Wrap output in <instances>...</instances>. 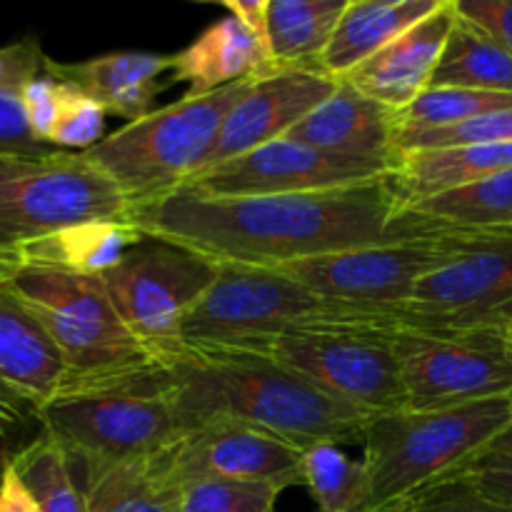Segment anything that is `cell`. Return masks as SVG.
Listing matches in <instances>:
<instances>
[{
	"mask_svg": "<svg viewBox=\"0 0 512 512\" xmlns=\"http://www.w3.org/2000/svg\"><path fill=\"white\" fill-rule=\"evenodd\" d=\"M0 512H40L25 485L15 475L10 460L3 470V478H0Z\"/></svg>",
	"mask_w": 512,
	"mask_h": 512,
	"instance_id": "obj_41",
	"label": "cell"
},
{
	"mask_svg": "<svg viewBox=\"0 0 512 512\" xmlns=\"http://www.w3.org/2000/svg\"><path fill=\"white\" fill-rule=\"evenodd\" d=\"M455 18H458L455 3L445 0L443 8L435 10L430 18L410 28L388 48L375 53L353 73L345 75L343 83L353 85L358 93L400 113L430 88V80L438 68Z\"/></svg>",
	"mask_w": 512,
	"mask_h": 512,
	"instance_id": "obj_17",
	"label": "cell"
},
{
	"mask_svg": "<svg viewBox=\"0 0 512 512\" xmlns=\"http://www.w3.org/2000/svg\"><path fill=\"white\" fill-rule=\"evenodd\" d=\"M512 168V143L400 150L390 180L405 205L450 193Z\"/></svg>",
	"mask_w": 512,
	"mask_h": 512,
	"instance_id": "obj_23",
	"label": "cell"
},
{
	"mask_svg": "<svg viewBox=\"0 0 512 512\" xmlns=\"http://www.w3.org/2000/svg\"><path fill=\"white\" fill-rule=\"evenodd\" d=\"M145 235L218 265L288 268L305 260L448 233L400 200L390 175L345 188L260 198L173 193L130 213Z\"/></svg>",
	"mask_w": 512,
	"mask_h": 512,
	"instance_id": "obj_1",
	"label": "cell"
},
{
	"mask_svg": "<svg viewBox=\"0 0 512 512\" xmlns=\"http://www.w3.org/2000/svg\"><path fill=\"white\" fill-rule=\"evenodd\" d=\"M485 498L512 508V453L488 450L463 473Z\"/></svg>",
	"mask_w": 512,
	"mask_h": 512,
	"instance_id": "obj_39",
	"label": "cell"
},
{
	"mask_svg": "<svg viewBox=\"0 0 512 512\" xmlns=\"http://www.w3.org/2000/svg\"><path fill=\"white\" fill-rule=\"evenodd\" d=\"M130 213L118 185L85 153L0 160V255L18 258L20 248L70 225L130 220Z\"/></svg>",
	"mask_w": 512,
	"mask_h": 512,
	"instance_id": "obj_8",
	"label": "cell"
},
{
	"mask_svg": "<svg viewBox=\"0 0 512 512\" xmlns=\"http://www.w3.org/2000/svg\"><path fill=\"white\" fill-rule=\"evenodd\" d=\"M280 493L270 483L198 478L183 485L180 512H275Z\"/></svg>",
	"mask_w": 512,
	"mask_h": 512,
	"instance_id": "obj_32",
	"label": "cell"
},
{
	"mask_svg": "<svg viewBox=\"0 0 512 512\" xmlns=\"http://www.w3.org/2000/svg\"><path fill=\"white\" fill-rule=\"evenodd\" d=\"M512 110L510 93H485L468 88H428L398 113L400 130L450 128L483 115Z\"/></svg>",
	"mask_w": 512,
	"mask_h": 512,
	"instance_id": "obj_31",
	"label": "cell"
},
{
	"mask_svg": "<svg viewBox=\"0 0 512 512\" xmlns=\"http://www.w3.org/2000/svg\"><path fill=\"white\" fill-rule=\"evenodd\" d=\"M0 380L35 410L70 383V368L53 335L8 288H0Z\"/></svg>",
	"mask_w": 512,
	"mask_h": 512,
	"instance_id": "obj_20",
	"label": "cell"
},
{
	"mask_svg": "<svg viewBox=\"0 0 512 512\" xmlns=\"http://www.w3.org/2000/svg\"><path fill=\"white\" fill-rule=\"evenodd\" d=\"M10 465L40 512H88L68 453L48 433L15 450Z\"/></svg>",
	"mask_w": 512,
	"mask_h": 512,
	"instance_id": "obj_29",
	"label": "cell"
},
{
	"mask_svg": "<svg viewBox=\"0 0 512 512\" xmlns=\"http://www.w3.org/2000/svg\"><path fill=\"white\" fill-rule=\"evenodd\" d=\"M5 288L53 335L70 368L68 388L165 365L120 318L103 278L20 265Z\"/></svg>",
	"mask_w": 512,
	"mask_h": 512,
	"instance_id": "obj_7",
	"label": "cell"
},
{
	"mask_svg": "<svg viewBox=\"0 0 512 512\" xmlns=\"http://www.w3.org/2000/svg\"><path fill=\"white\" fill-rule=\"evenodd\" d=\"M248 83L208 95L185 93L178 103L105 135L85 155L118 185L133 210L158 203L203 168L225 115Z\"/></svg>",
	"mask_w": 512,
	"mask_h": 512,
	"instance_id": "obj_6",
	"label": "cell"
},
{
	"mask_svg": "<svg viewBox=\"0 0 512 512\" xmlns=\"http://www.w3.org/2000/svg\"><path fill=\"white\" fill-rule=\"evenodd\" d=\"M453 3L460 18L478 25L512 55V0H453Z\"/></svg>",
	"mask_w": 512,
	"mask_h": 512,
	"instance_id": "obj_40",
	"label": "cell"
},
{
	"mask_svg": "<svg viewBox=\"0 0 512 512\" xmlns=\"http://www.w3.org/2000/svg\"><path fill=\"white\" fill-rule=\"evenodd\" d=\"M393 165L325 153L300 140L280 138L240 158L193 175L178 193L198 198H260L345 188L390 175Z\"/></svg>",
	"mask_w": 512,
	"mask_h": 512,
	"instance_id": "obj_14",
	"label": "cell"
},
{
	"mask_svg": "<svg viewBox=\"0 0 512 512\" xmlns=\"http://www.w3.org/2000/svg\"><path fill=\"white\" fill-rule=\"evenodd\" d=\"M303 455L293 440L233 420H213L190 430L168 453L180 485L198 478L270 483L280 490L303 485Z\"/></svg>",
	"mask_w": 512,
	"mask_h": 512,
	"instance_id": "obj_15",
	"label": "cell"
},
{
	"mask_svg": "<svg viewBox=\"0 0 512 512\" xmlns=\"http://www.w3.org/2000/svg\"><path fill=\"white\" fill-rule=\"evenodd\" d=\"M393 325L333 323L285 333L265 355L370 415L405 410Z\"/></svg>",
	"mask_w": 512,
	"mask_h": 512,
	"instance_id": "obj_9",
	"label": "cell"
},
{
	"mask_svg": "<svg viewBox=\"0 0 512 512\" xmlns=\"http://www.w3.org/2000/svg\"><path fill=\"white\" fill-rule=\"evenodd\" d=\"M430 88H468L512 95V55L478 25L458 15Z\"/></svg>",
	"mask_w": 512,
	"mask_h": 512,
	"instance_id": "obj_27",
	"label": "cell"
},
{
	"mask_svg": "<svg viewBox=\"0 0 512 512\" xmlns=\"http://www.w3.org/2000/svg\"><path fill=\"white\" fill-rule=\"evenodd\" d=\"M143 238V230L130 220H93L35 240L15 255L20 265H40V268L103 278Z\"/></svg>",
	"mask_w": 512,
	"mask_h": 512,
	"instance_id": "obj_24",
	"label": "cell"
},
{
	"mask_svg": "<svg viewBox=\"0 0 512 512\" xmlns=\"http://www.w3.org/2000/svg\"><path fill=\"white\" fill-rule=\"evenodd\" d=\"M338 85L340 80L318 70L295 68H273L258 80H250L225 115L213 150L198 173L285 138L310 110L328 100Z\"/></svg>",
	"mask_w": 512,
	"mask_h": 512,
	"instance_id": "obj_16",
	"label": "cell"
},
{
	"mask_svg": "<svg viewBox=\"0 0 512 512\" xmlns=\"http://www.w3.org/2000/svg\"><path fill=\"white\" fill-rule=\"evenodd\" d=\"M0 478H3V473H0Z\"/></svg>",
	"mask_w": 512,
	"mask_h": 512,
	"instance_id": "obj_47",
	"label": "cell"
},
{
	"mask_svg": "<svg viewBox=\"0 0 512 512\" xmlns=\"http://www.w3.org/2000/svg\"><path fill=\"white\" fill-rule=\"evenodd\" d=\"M20 268V260L18 258H10V255H0V288L8 285V280L13 278L15 270Z\"/></svg>",
	"mask_w": 512,
	"mask_h": 512,
	"instance_id": "obj_44",
	"label": "cell"
},
{
	"mask_svg": "<svg viewBox=\"0 0 512 512\" xmlns=\"http://www.w3.org/2000/svg\"><path fill=\"white\" fill-rule=\"evenodd\" d=\"M333 323H383L400 318L333 305L275 268L218 265L213 285L180 325V353H260L285 333ZM178 353V355H180Z\"/></svg>",
	"mask_w": 512,
	"mask_h": 512,
	"instance_id": "obj_5",
	"label": "cell"
},
{
	"mask_svg": "<svg viewBox=\"0 0 512 512\" xmlns=\"http://www.w3.org/2000/svg\"><path fill=\"white\" fill-rule=\"evenodd\" d=\"M273 68L265 40L238 18L225 15L208 25L188 48L173 53L170 83H185L190 95H208L258 80Z\"/></svg>",
	"mask_w": 512,
	"mask_h": 512,
	"instance_id": "obj_21",
	"label": "cell"
},
{
	"mask_svg": "<svg viewBox=\"0 0 512 512\" xmlns=\"http://www.w3.org/2000/svg\"><path fill=\"white\" fill-rule=\"evenodd\" d=\"M512 420V398L448 410L375 415L363 430L368 495L363 512H393L408 500L463 478Z\"/></svg>",
	"mask_w": 512,
	"mask_h": 512,
	"instance_id": "obj_3",
	"label": "cell"
},
{
	"mask_svg": "<svg viewBox=\"0 0 512 512\" xmlns=\"http://www.w3.org/2000/svg\"><path fill=\"white\" fill-rule=\"evenodd\" d=\"M348 0H270L265 45L275 68L320 70Z\"/></svg>",
	"mask_w": 512,
	"mask_h": 512,
	"instance_id": "obj_26",
	"label": "cell"
},
{
	"mask_svg": "<svg viewBox=\"0 0 512 512\" xmlns=\"http://www.w3.org/2000/svg\"><path fill=\"white\" fill-rule=\"evenodd\" d=\"M218 263L178 243L145 235L110 273V300L135 338L165 365L180 353V325L213 285Z\"/></svg>",
	"mask_w": 512,
	"mask_h": 512,
	"instance_id": "obj_11",
	"label": "cell"
},
{
	"mask_svg": "<svg viewBox=\"0 0 512 512\" xmlns=\"http://www.w3.org/2000/svg\"><path fill=\"white\" fill-rule=\"evenodd\" d=\"M60 93H63V85H60V80L53 78L48 70H45L40 78L30 80V83L20 90L30 128H33V133L48 145L55 128V120H58Z\"/></svg>",
	"mask_w": 512,
	"mask_h": 512,
	"instance_id": "obj_38",
	"label": "cell"
},
{
	"mask_svg": "<svg viewBox=\"0 0 512 512\" xmlns=\"http://www.w3.org/2000/svg\"><path fill=\"white\" fill-rule=\"evenodd\" d=\"M228 15L238 18L240 23L248 30H253L255 35L265 40V23H268V5L270 0H223Z\"/></svg>",
	"mask_w": 512,
	"mask_h": 512,
	"instance_id": "obj_42",
	"label": "cell"
},
{
	"mask_svg": "<svg viewBox=\"0 0 512 512\" xmlns=\"http://www.w3.org/2000/svg\"><path fill=\"white\" fill-rule=\"evenodd\" d=\"M500 328H503L505 338H508V343H510V348H512V318H508V320H505V323H503V325H500Z\"/></svg>",
	"mask_w": 512,
	"mask_h": 512,
	"instance_id": "obj_46",
	"label": "cell"
},
{
	"mask_svg": "<svg viewBox=\"0 0 512 512\" xmlns=\"http://www.w3.org/2000/svg\"><path fill=\"white\" fill-rule=\"evenodd\" d=\"M48 73L98 100L110 115L128 123L153 113V100L173 73V55L148 50H115L78 63L48 60Z\"/></svg>",
	"mask_w": 512,
	"mask_h": 512,
	"instance_id": "obj_19",
	"label": "cell"
},
{
	"mask_svg": "<svg viewBox=\"0 0 512 512\" xmlns=\"http://www.w3.org/2000/svg\"><path fill=\"white\" fill-rule=\"evenodd\" d=\"M55 150L30 128L20 90H0V160L43 158Z\"/></svg>",
	"mask_w": 512,
	"mask_h": 512,
	"instance_id": "obj_35",
	"label": "cell"
},
{
	"mask_svg": "<svg viewBox=\"0 0 512 512\" xmlns=\"http://www.w3.org/2000/svg\"><path fill=\"white\" fill-rule=\"evenodd\" d=\"M60 85H63V93H60V110L53 135H50V145L58 150L85 153L105 138L108 110L75 85L63 83V80Z\"/></svg>",
	"mask_w": 512,
	"mask_h": 512,
	"instance_id": "obj_33",
	"label": "cell"
},
{
	"mask_svg": "<svg viewBox=\"0 0 512 512\" xmlns=\"http://www.w3.org/2000/svg\"><path fill=\"white\" fill-rule=\"evenodd\" d=\"M405 410H448L512 398V348L500 325L468 330H395Z\"/></svg>",
	"mask_w": 512,
	"mask_h": 512,
	"instance_id": "obj_10",
	"label": "cell"
},
{
	"mask_svg": "<svg viewBox=\"0 0 512 512\" xmlns=\"http://www.w3.org/2000/svg\"><path fill=\"white\" fill-rule=\"evenodd\" d=\"M28 418H35L33 405L0 380V423L10 425V428H18Z\"/></svg>",
	"mask_w": 512,
	"mask_h": 512,
	"instance_id": "obj_43",
	"label": "cell"
},
{
	"mask_svg": "<svg viewBox=\"0 0 512 512\" xmlns=\"http://www.w3.org/2000/svg\"><path fill=\"white\" fill-rule=\"evenodd\" d=\"M475 235L480 233L448 230L428 238L345 250L275 270L288 273L310 293L333 305L400 318L418 280L458 253Z\"/></svg>",
	"mask_w": 512,
	"mask_h": 512,
	"instance_id": "obj_12",
	"label": "cell"
},
{
	"mask_svg": "<svg viewBox=\"0 0 512 512\" xmlns=\"http://www.w3.org/2000/svg\"><path fill=\"white\" fill-rule=\"evenodd\" d=\"M490 450H508V453H512V420L508 428H505V433L495 440V445Z\"/></svg>",
	"mask_w": 512,
	"mask_h": 512,
	"instance_id": "obj_45",
	"label": "cell"
},
{
	"mask_svg": "<svg viewBox=\"0 0 512 512\" xmlns=\"http://www.w3.org/2000/svg\"><path fill=\"white\" fill-rule=\"evenodd\" d=\"M393 512H512V508L485 498L468 478H455L408 500Z\"/></svg>",
	"mask_w": 512,
	"mask_h": 512,
	"instance_id": "obj_36",
	"label": "cell"
},
{
	"mask_svg": "<svg viewBox=\"0 0 512 512\" xmlns=\"http://www.w3.org/2000/svg\"><path fill=\"white\" fill-rule=\"evenodd\" d=\"M168 453L113 468H73L83 488L85 508L88 512H180L183 485L170 470Z\"/></svg>",
	"mask_w": 512,
	"mask_h": 512,
	"instance_id": "obj_25",
	"label": "cell"
},
{
	"mask_svg": "<svg viewBox=\"0 0 512 512\" xmlns=\"http://www.w3.org/2000/svg\"><path fill=\"white\" fill-rule=\"evenodd\" d=\"M48 60L35 38L0 45V90H23L48 70Z\"/></svg>",
	"mask_w": 512,
	"mask_h": 512,
	"instance_id": "obj_37",
	"label": "cell"
},
{
	"mask_svg": "<svg viewBox=\"0 0 512 512\" xmlns=\"http://www.w3.org/2000/svg\"><path fill=\"white\" fill-rule=\"evenodd\" d=\"M303 485L318 512H363L368 475L363 460H353L338 443H315L303 455Z\"/></svg>",
	"mask_w": 512,
	"mask_h": 512,
	"instance_id": "obj_30",
	"label": "cell"
},
{
	"mask_svg": "<svg viewBox=\"0 0 512 512\" xmlns=\"http://www.w3.org/2000/svg\"><path fill=\"white\" fill-rule=\"evenodd\" d=\"M185 430L213 420L253 425L300 448L358 443L375 415L333 398L270 355L180 353L168 363Z\"/></svg>",
	"mask_w": 512,
	"mask_h": 512,
	"instance_id": "obj_2",
	"label": "cell"
},
{
	"mask_svg": "<svg viewBox=\"0 0 512 512\" xmlns=\"http://www.w3.org/2000/svg\"><path fill=\"white\" fill-rule=\"evenodd\" d=\"M495 143H512V110H500V113L483 115V118L450 125V128L400 130L398 133V150L458 148V145Z\"/></svg>",
	"mask_w": 512,
	"mask_h": 512,
	"instance_id": "obj_34",
	"label": "cell"
},
{
	"mask_svg": "<svg viewBox=\"0 0 512 512\" xmlns=\"http://www.w3.org/2000/svg\"><path fill=\"white\" fill-rule=\"evenodd\" d=\"M512 318V230L480 233L418 280L400 328L468 330Z\"/></svg>",
	"mask_w": 512,
	"mask_h": 512,
	"instance_id": "obj_13",
	"label": "cell"
},
{
	"mask_svg": "<svg viewBox=\"0 0 512 512\" xmlns=\"http://www.w3.org/2000/svg\"><path fill=\"white\" fill-rule=\"evenodd\" d=\"M430 223L465 233L512 230V168L450 193L408 205Z\"/></svg>",
	"mask_w": 512,
	"mask_h": 512,
	"instance_id": "obj_28",
	"label": "cell"
},
{
	"mask_svg": "<svg viewBox=\"0 0 512 512\" xmlns=\"http://www.w3.org/2000/svg\"><path fill=\"white\" fill-rule=\"evenodd\" d=\"M285 138L300 140L325 153L395 165L398 113L340 80L328 100L310 110Z\"/></svg>",
	"mask_w": 512,
	"mask_h": 512,
	"instance_id": "obj_18",
	"label": "cell"
},
{
	"mask_svg": "<svg viewBox=\"0 0 512 512\" xmlns=\"http://www.w3.org/2000/svg\"><path fill=\"white\" fill-rule=\"evenodd\" d=\"M75 470L153 460L188 435L173 398L168 365L65 388L35 410Z\"/></svg>",
	"mask_w": 512,
	"mask_h": 512,
	"instance_id": "obj_4",
	"label": "cell"
},
{
	"mask_svg": "<svg viewBox=\"0 0 512 512\" xmlns=\"http://www.w3.org/2000/svg\"><path fill=\"white\" fill-rule=\"evenodd\" d=\"M445 0H348L320 70L343 80L393 40L443 8Z\"/></svg>",
	"mask_w": 512,
	"mask_h": 512,
	"instance_id": "obj_22",
	"label": "cell"
}]
</instances>
